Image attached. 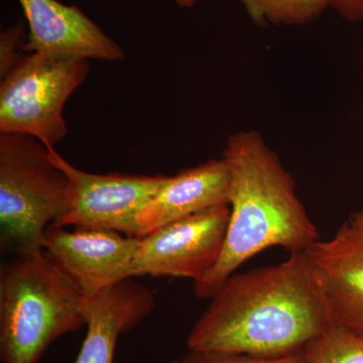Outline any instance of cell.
<instances>
[{
  "mask_svg": "<svg viewBox=\"0 0 363 363\" xmlns=\"http://www.w3.org/2000/svg\"><path fill=\"white\" fill-rule=\"evenodd\" d=\"M332 324L307 252L234 274L196 322L191 351L278 357L303 351Z\"/></svg>",
  "mask_w": 363,
  "mask_h": 363,
  "instance_id": "6da1fadb",
  "label": "cell"
},
{
  "mask_svg": "<svg viewBox=\"0 0 363 363\" xmlns=\"http://www.w3.org/2000/svg\"><path fill=\"white\" fill-rule=\"evenodd\" d=\"M230 172L229 221L218 262L194 283L199 298H211L245 262L269 247L307 252L319 238L298 199L296 182L255 130L229 136L222 152Z\"/></svg>",
  "mask_w": 363,
  "mask_h": 363,
  "instance_id": "7a4b0ae2",
  "label": "cell"
},
{
  "mask_svg": "<svg viewBox=\"0 0 363 363\" xmlns=\"http://www.w3.org/2000/svg\"><path fill=\"white\" fill-rule=\"evenodd\" d=\"M88 298L43 248L0 269V358L39 363L57 339L87 326Z\"/></svg>",
  "mask_w": 363,
  "mask_h": 363,
  "instance_id": "3957f363",
  "label": "cell"
},
{
  "mask_svg": "<svg viewBox=\"0 0 363 363\" xmlns=\"http://www.w3.org/2000/svg\"><path fill=\"white\" fill-rule=\"evenodd\" d=\"M69 182L50 147L33 136L0 133L2 250L13 255L42 248L48 227L68 207Z\"/></svg>",
  "mask_w": 363,
  "mask_h": 363,
  "instance_id": "277c9868",
  "label": "cell"
},
{
  "mask_svg": "<svg viewBox=\"0 0 363 363\" xmlns=\"http://www.w3.org/2000/svg\"><path fill=\"white\" fill-rule=\"evenodd\" d=\"M87 60H57L28 52L1 78L0 133L33 136L49 147L68 133L67 100L89 73Z\"/></svg>",
  "mask_w": 363,
  "mask_h": 363,
  "instance_id": "5b68a950",
  "label": "cell"
},
{
  "mask_svg": "<svg viewBox=\"0 0 363 363\" xmlns=\"http://www.w3.org/2000/svg\"><path fill=\"white\" fill-rule=\"evenodd\" d=\"M69 182L68 207L52 225L106 229L138 238V217L167 176L96 175L81 171L50 147Z\"/></svg>",
  "mask_w": 363,
  "mask_h": 363,
  "instance_id": "8992f818",
  "label": "cell"
},
{
  "mask_svg": "<svg viewBox=\"0 0 363 363\" xmlns=\"http://www.w3.org/2000/svg\"><path fill=\"white\" fill-rule=\"evenodd\" d=\"M229 213L228 204L207 208L140 238L135 276L201 281L220 257Z\"/></svg>",
  "mask_w": 363,
  "mask_h": 363,
  "instance_id": "52a82bcc",
  "label": "cell"
},
{
  "mask_svg": "<svg viewBox=\"0 0 363 363\" xmlns=\"http://www.w3.org/2000/svg\"><path fill=\"white\" fill-rule=\"evenodd\" d=\"M140 238L106 229L51 225L42 248L88 300L135 278Z\"/></svg>",
  "mask_w": 363,
  "mask_h": 363,
  "instance_id": "ba28073f",
  "label": "cell"
},
{
  "mask_svg": "<svg viewBox=\"0 0 363 363\" xmlns=\"http://www.w3.org/2000/svg\"><path fill=\"white\" fill-rule=\"evenodd\" d=\"M28 26L23 52L57 60L119 62L125 52L78 6L58 0H18Z\"/></svg>",
  "mask_w": 363,
  "mask_h": 363,
  "instance_id": "9c48e42d",
  "label": "cell"
},
{
  "mask_svg": "<svg viewBox=\"0 0 363 363\" xmlns=\"http://www.w3.org/2000/svg\"><path fill=\"white\" fill-rule=\"evenodd\" d=\"M332 324L363 334V222L351 217L307 250Z\"/></svg>",
  "mask_w": 363,
  "mask_h": 363,
  "instance_id": "30bf717a",
  "label": "cell"
},
{
  "mask_svg": "<svg viewBox=\"0 0 363 363\" xmlns=\"http://www.w3.org/2000/svg\"><path fill=\"white\" fill-rule=\"evenodd\" d=\"M230 172L222 157L167 177L138 217V238L218 205L228 204Z\"/></svg>",
  "mask_w": 363,
  "mask_h": 363,
  "instance_id": "8fae6325",
  "label": "cell"
},
{
  "mask_svg": "<svg viewBox=\"0 0 363 363\" xmlns=\"http://www.w3.org/2000/svg\"><path fill=\"white\" fill-rule=\"evenodd\" d=\"M154 307L152 293L133 279L88 300L87 333L75 363H113L119 336L142 323Z\"/></svg>",
  "mask_w": 363,
  "mask_h": 363,
  "instance_id": "7c38bea8",
  "label": "cell"
},
{
  "mask_svg": "<svg viewBox=\"0 0 363 363\" xmlns=\"http://www.w3.org/2000/svg\"><path fill=\"white\" fill-rule=\"evenodd\" d=\"M255 25L301 26L319 18L331 0H240Z\"/></svg>",
  "mask_w": 363,
  "mask_h": 363,
  "instance_id": "4fadbf2b",
  "label": "cell"
},
{
  "mask_svg": "<svg viewBox=\"0 0 363 363\" xmlns=\"http://www.w3.org/2000/svg\"><path fill=\"white\" fill-rule=\"evenodd\" d=\"M307 363H363V334L331 324L303 350Z\"/></svg>",
  "mask_w": 363,
  "mask_h": 363,
  "instance_id": "5bb4252c",
  "label": "cell"
},
{
  "mask_svg": "<svg viewBox=\"0 0 363 363\" xmlns=\"http://www.w3.org/2000/svg\"><path fill=\"white\" fill-rule=\"evenodd\" d=\"M182 360L185 363H307L303 351L278 357H259L238 353L189 350Z\"/></svg>",
  "mask_w": 363,
  "mask_h": 363,
  "instance_id": "9a60e30c",
  "label": "cell"
},
{
  "mask_svg": "<svg viewBox=\"0 0 363 363\" xmlns=\"http://www.w3.org/2000/svg\"><path fill=\"white\" fill-rule=\"evenodd\" d=\"M25 37V23L20 21L0 35V76L4 77L18 61L23 58V55L18 51L23 50V42Z\"/></svg>",
  "mask_w": 363,
  "mask_h": 363,
  "instance_id": "2e32d148",
  "label": "cell"
},
{
  "mask_svg": "<svg viewBox=\"0 0 363 363\" xmlns=\"http://www.w3.org/2000/svg\"><path fill=\"white\" fill-rule=\"evenodd\" d=\"M331 7L345 20L357 21L363 18V0H331Z\"/></svg>",
  "mask_w": 363,
  "mask_h": 363,
  "instance_id": "e0dca14e",
  "label": "cell"
},
{
  "mask_svg": "<svg viewBox=\"0 0 363 363\" xmlns=\"http://www.w3.org/2000/svg\"><path fill=\"white\" fill-rule=\"evenodd\" d=\"M174 1L183 9H190L194 6L196 0H174Z\"/></svg>",
  "mask_w": 363,
  "mask_h": 363,
  "instance_id": "ac0fdd59",
  "label": "cell"
},
{
  "mask_svg": "<svg viewBox=\"0 0 363 363\" xmlns=\"http://www.w3.org/2000/svg\"><path fill=\"white\" fill-rule=\"evenodd\" d=\"M353 218L357 219V220L362 221L363 222V209L360 210L359 212H357V213H355L353 215Z\"/></svg>",
  "mask_w": 363,
  "mask_h": 363,
  "instance_id": "d6986e66",
  "label": "cell"
},
{
  "mask_svg": "<svg viewBox=\"0 0 363 363\" xmlns=\"http://www.w3.org/2000/svg\"><path fill=\"white\" fill-rule=\"evenodd\" d=\"M167 363H185L183 362V360H171V362H167Z\"/></svg>",
  "mask_w": 363,
  "mask_h": 363,
  "instance_id": "ffe728a7",
  "label": "cell"
}]
</instances>
